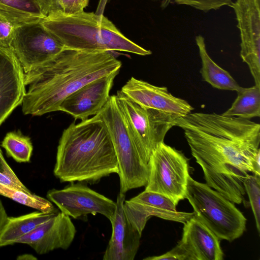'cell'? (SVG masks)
<instances>
[{"label":"cell","mask_w":260,"mask_h":260,"mask_svg":"<svg viewBox=\"0 0 260 260\" xmlns=\"http://www.w3.org/2000/svg\"><path fill=\"white\" fill-rule=\"evenodd\" d=\"M231 107L222 114L250 119L260 116V87L254 85L242 88Z\"/></svg>","instance_id":"21"},{"label":"cell","mask_w":260,"mask_h":260,"mask_svg":"<svg viewBox=\"0 0 260 260\" xmlns=\"http://www.w3.org/2000/svg\"><path fill=\"white\" fill-rule=\"evenodd\" d=\"M117 75L103 77L85 84L68 96L60 104L58 111L81 121L95 115L109 100Z\"/></svg>","instance_id":"12"},{"label":"cell","mask_w":260,"mask_h":260,"mask_svg":"<svg viewBox=\"0 0 260 260\" xmlns=\"http://www.w3.org/2000/svg\"><path fill=\"white\" fill-rule=\"evenodd\" d=\"M109 1V0H100L95 13L97 15L104 14L106 5Z\"/></svg>","instance_id":"33"},{"label":"cell","mask_w":260,"mask_h":260,"mask_svg":"<svg viewBox=\"0 0 260 260\" xmlns=\"http://www.w3.org/2000/svg\"><path fill=\"white\" fill-rule=\"evenodd\" d=\"M0 183L26 192H31L24 184L21 185L16 183L8 175L1 172H0Z\"/></svg>","instance_id":"31"},{"label":"cell","mask_w":260,"mask_h":260,"mask_svg":"<svg viewBox=\"0 0 260 260\" xmlns=\"http://www.w3.org/2000/svg\"><path fill=\"white\" fill-rule=\"evenodd\" d=\"M260 0H236L232 7L241 37L240 56L260 87Z\"/></svg>","instance_id":"10"},{"label":"cell","mask_w":260,"mask_h":260,"mask_svg":"<svg viewBox=\"0 0 260 260\" xmlns=\"http://www.w3.org/2000/svg\"><path fill=\"white\" fill-rule=\"evenodd\" d=\"M116 97L120 109L134 135L141 156L148 164L153 150L164 142L168 131L175 126L178 117L145 108L134 102L121 91Z\"/></svg>","instance_id":"7"},{"label":"cell","mask_w":260,"mask_h":260,"mask_svg":"<svg viewBox=\"0 0 260 260\" xmlns=\"http://www.w3.org/2000/svg\"><path fill=\"white\" fill-rule=\"evenodd\" d=\"M126 97L141 106L184 116L194 108L185 100L175 96L166 87L152 85L132 77L120 90Z\"/></svg>","instance_id":"11"},{"label":"cell","mask_w":260,"mask_h":260,"mask_svg":"<svg viewBox=\"0 0 260 260\" xmlns=\"http://www.w3.org/2000/svg\"><path fill=\"white\" fill-rule=\"evenodd\" d=\"M202 61L200 73L203 80L213 87L238 92L242 88L230 74L218 66L209 56L206 48L205 40L201 35L196 38Z\"/></svg>","instance_id":"19"},{"label":"cell","mask_w":260,"mask_h":260,"mask_svg":"<svg viewBox=\"0 0 260 260\" xmlns=\"http://www.w3.org/2000/svg\"><path fill=\"white\" fill-rule=\"evenodd\" d=\"M0 172H3L10 177L14 181L19 184H23L19 180L16 174L9 166L4 158L2 151L0 148Z\"/></svg>","instance_id":"30"},{"label":"cell","mask_w":260,"mask_h":260,"mask_svg":"<svg viewBox=\"0 0 260 260\" xmlns=\"http://www.w3.org/2000/svg\"><path fill=\"white\" fill-rule=\"evenodd\" d=\"M41 21L18 25L14 28L11 49L24 73L46 63L65 48Z\"/></svg>","instance_id":"8"},{"label":"cell","mask_w":260,"mask_h":260,"mask_svg":"<svg viewBox=\"0 0 260 260\" xmlns=\"http://www.w3.org/2000/svg\"><path fill=\"white\" fill-rule=\"evenodd\" d=\"M131 201L144 204L158 208L176 211V205L164 195L151 191L144 190L130 199Z\"/></svg>","instance_id":"25"},{"label":"cell","mask_w":260,"mask_h":260,"mask_svg":"<svg viewBox=\"0 0 260 260\" xmlns=\"http://www.w3.org/2000/svg\"><path fill=\"white\" fill-rule=\"evenodd\" d=\"M58 212L38 211L17 217H8L0 234V247L16 244L20 238L49 220Z\"/></svg>","instance_id":"18"},{"label":"cell","mask_w":260,"mask_h":260,"mask_svg":"<svg viewBox=\"0 0 260 260\" xmlns=\"http://www.w3.org/2000/svg\"><path fill=\"white\" fill-rule=\"evenodd\" d=\"M8 156L19 163L29 162L33 151L30 138L23 135L21 132L8 133L2 142Z\"/></svg>","instance_id":"22"},{"label":"cell","mask_w":260,"mask_h":260,"mask_svg":"<svg viewBox=\"0 0 260 260\" xmlns=\"http://www.w3.org/2000/svg\"><path fill=\"white\" fill-rule=\"evenodd\" d=\"M125 193L119 192L113 219L112 232L103 255L104 260H133L140 244L142 234L127 220L123 210Z\"/></svg>","instance_id":"16"},{"label":"cell","mask_w":260,"mask_h":260,"mask_svg":"<svg viewBox=\"0 0 260 260\" xmlns=\"http://www.w3.org/2000/svg\"><path fill=\"white\" fill-rule=\"evenodd\" d=\"M0 15L16 26L45 17L36 0H0Z\"/></svg>","instance_id":"20"},{"label":"cell","mask_w":260,"mask_h":260,"mask_svg":"<svg viewBox=\"0 0 260 260\" xmlns=\"http://www.w3.org/2000/svg\"><path fill=\"white\" fill-rule=\"evenodd\" d=\"M182 236L176 247L184 260H222L219 238L193 215L184 223Z\"/></svg>","instance_id":"14"},{"label":"cell","mask_w":260,"mask_h":260,"mask_svg":"<svg viewBox=\"0 0 260 260\" xmlns=\"http://www.w3.org/2000/svg\"><path fill=\"white\" fill-rule=\"evenodd\" d=\"M0 195L40 211L57 212L49 200L33 194L32 192H26L1 183Z\"/></svg>","instance_id":"23"},{"label":"cell","mask_w":260,"mask_h":260,"mask_svg":"<svg viewBox=\"0 0 260 260\" xmlns=\"http://www.w3.org/2000/svg\"><path fill=\"white\" fill-rule=\"evenodd\" d=\"M121 66L111 51L65 48L52 59L24 73L25 84L29 86L22 112L41 116L58 111L68 96L93 80L118 74Z\"/></svg>","instance_id":"1"},{"label":"cell","mask_w":260,"mask_h":260,"mask_svg":"<svg viewBox=\"0 0 260 260\" xmlns=\"http://www.w3.org/2000/svg\"><path fill=\"white\" fill-rule=\"evenodd\" d=\"M148 167L145 190L162 194L176 206L185 199L190 175L188 159L181 151L162 142L151 153Z\"/></svg>","instance_id":"6"},{"label":"cell","mask_w":260,"mask_h":260,"mask_svg":"<svg viewBox=\"0 0 260 260\" xmlns=\"http://www.w3.org/2000/svg\"><path fill=\"white\" fill-rule=\"evenodd\" d=\"M8 217L5 207L2 201L0 199V234L7 221Z\"/></svg>","instance_id":"32"},{"label":"cell","mask_w":260,"mask_h":260,"mask_svg":"<svg viewBox=\"0 0 260 260\" xmlns=\"http://www.w3.org/2000/svg\"><path fill=\"white\" fill-rule=\"evenodd\" d=\"M185 199L192 206L194 215L220 240L232 242L245 232L247 219L243 213L234 203L206 183L190 176Z\"/></svg>","instance_id":"5"},{"label":"cell","mask_w":260,"mask_h":260,"mask_svg":"<svg viewBox=\"0 0 260 260\" xmlns=\"http://www.w3.org/2000/svg\"><path fill=\"white\" fill-rule=\"evenodd\" d=\"M42 14L47 16L61 11V0H36Z\"/></svg>","instance_id":"29"},{"label":"cell","mask_w":260,"mask_h":260,"mask_svg":"<svg viewBox=\"0 0 260 260\" xmlns=\"http://www.w3.org/2000/svg\"><path fill=\"white\" fill-rule=\"evenodd\" d=\"M165 1L189 6L205 12L218 9L224 6H230L233 2L232 0H165Z\"/></svg>","instance_id":"26"},{"label":"cell","mask_w":260,"mask_h":260,"mask_svg":"<svg viewBox=\"0 0 260 260\" xmlns=\"http://www.w3.org/2000/svg\"><path fill=\"white\" fill-rule=\"evenodd\" d=\"M89 0H61V12L66 15H71L84 11Z\"/></svg>","instance_id":"28"},{"label":"cell","mask_w":260,"mask_h":260,"mask_svg":"<svg viewBox=\"0 0 260 260\" xmlns=\"http://www.w3.org/2000/svg\"><path fill=\"white\" fill-rule=\"evenodd\" d=\"M54 176L61 182H98L118 174L117 157L109 134L95 115L62 133L57 148Z\"/></svg>","instance_id":"2"},{"label":"cell","mask_w":260,"mask_h":260,"mask_svg":"<svg viewBox=\"0 0 260 260\" xmlns=\"http://www.w3.org/2000/svg\"><path fill=\"white\" fill-rule=\"evenodd\" d=\"M25 86L24 72L14 53L0 47V125L22 104Z\"/></svg>","instance_id":"15"},{"label":"cell","mask_w":260,"mask_h":260,"mask_svg":"<svg viewBox=\"0 0 260 260\" xmlns=\"http://www.w3.org/2000/svg\"><path fill=\"white\" fill-rule=\"evenodd\" d=\"M76 229L70 217L57 212L34 230L20 238L16 244L29 246L39 254L57 249H67L73 242Z\"/></svg>","instance_id":"13"},{"label":"cell","mask_w":260,"mask_h":260,"mask_svg":"<svg viewBox=\"0 0 260 260\" xmlns=\"http://www.w3.org/2000/svg\"><path fill=\"white\" fill-rule=\"evenodd\" d=\"M41 23L66 48L118 51L142 56L152 53L125 37L104 14L83 11L66 15L59 11L47 16Z\"/></svg>","instance_id":"3"},{"label":"cell","mask_w":260,"mask_h":260,"mask_svg":"<svg viewBox=\"0 0 260 260\" xmlns=\"http://www.w3.org/2000/svg\"><path fill=\"white\" fill-rule=\"evenodd\" d=\"M47 198L60 212L76 219L89 214H100L111 221L116 203L82 183H73L62 189L48 191Z\"/></svg>","instance_id":"9"},{"label":"cell","mask_w":260,"mask_h":260,"mask_svg":"<svg viewBox=\"0 0 260 260\" xmlns=\"http://www.w3.org/2000/svg\"><path fill=\"white\" fill-rule=\"evenodd\" d=\"M95 116L104 124L113 145L118 161L120 191L125 193L131 189L145 186L148 164L141 156L116 95L110 96Z\"/></svg>","instance_id":"4"},{"label":"cell","mask_w":260,"mask_h":260,"mask_svg":"<svg viewBox=\"0 0 260 260\" xmlns=\"http://www.w3.org/2000/svg\"><path fill=\"white\" fill-rule=\"evenodd\" d=\"M123 210L129 223L141 234L147 221L152 216L184 223L194 215L193 212L167 210L131 200L124 201Z\"/></svg>","instance_id":"17"},{"label":"cell","mask_w":260,"mask_h":260,"mask_svg":"<svg viewBox=\"0 0 260 260\" xmlns=\"http://www.w3.org/2000/svg\"><path fill=\"white\" fill-rule=\"evenodd\" d=\"M244 186L254 217L256 227L260 232V176L249 174L245 179Z\"/></svg>","instance_id":"24"},{"label":"cell","mask_w":260,"mask_h":260,"mask_svg":"<svg viewBox=\"0 0 260 260\" xmlns=\"http://www.w3.org/2000/svg\"><path fill=\"white\" fill-rule=\"evenodd\" d=\"M15 25L0 15V47L11 49Z\"/></svg>","instance_id":"27"}]
</instances>
